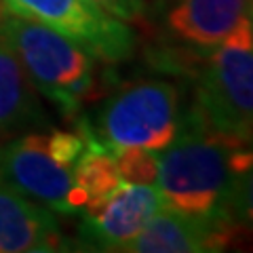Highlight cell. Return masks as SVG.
Instances as JSON below:
<instances>
[{
	"label": "cell",
	"instance_id": "cell-1",
	"mask_svg": "<svg viewBox=\"0 0 253 253\" xmlns=\"http://www.w3.org/2000/svg\"><path fill=\"white\" fill-rule=\"evenodd\" d=\"M253 165V144L209 131L184 118V131L158 156L163 207L205 221H226V205L239 177Z\"/></svg>",
	"mask_w": 253,
	"mask_h": 253
},
{
	"label": "cell",
	"instance_id": "cell-2",
	"mask_svg": "<svg viewBox=\"0 0 253 253\" xmlns=\"http://www.w3.org/2000/svg\"><path fill=\"white\" fill-rule=\"evenodd\" d=\"M186 121L253 144L251 13L241 17L217 46L201 51L194 72V106Z\"/></svg>",
	"mask_w": 253,
	"mask_h": 253
},
{
	"label": "cell",
	"instance_id": "cell-3",
	"mask_svg": "<svg viewBox=\"0 0 253 253\" xmlns=\"http://www.w3.org/2000/svg\"><path fill=\"white\" fill-rule=\"evenodd\" d=\"M0 34L34 89L66 118H76L95 86V55L42 23L2 11Z\"/></svg>",
	"mask_w": 253,
	"mask_h": 253
},
{
	"label": "cell",
	"instance_id": "cell-4",
	"mask_svg": "<svg viewBox=\"0 0 253 253\" xmlns=\"http://www.w3.org/2000/svg\"><path fill=\"white\" fill-rule=\"evenodd\" d=\"M81 129L110 152L121 148L163 152L184 131L179 91L173 83L161 78L129 83L99 106L93 121L83 118Z\"/></svg>",
	"mask_w": 253,
	"mask_h": 253
},
{
	"label": "cell",
	"instance_id": "cell-5",
	"mask_svg": "<svg viewBox=\"0 0 253 253\" xmlns=\"http://www.w3.org/2000/svg\"><path fill=\"white\" fill-rule=\"evenodd\" d=\"M86 148L83 133L51 129L30 131L0 146V184L49 207L72 215L68 194L74 165Z\"/></svg>",
	"mask_w": 253,
	"mask_h": 253
},
{
	"label": "cell",
	"instance_id": "cell-6",
	"mask_svg": "<svg viewBox=\"0 0 253 253\" xmlns=\"http://www.w3.org/2000/svg\"><path fill=\"white\" fill-rule=\"evenodd\" d=\"M6 13L42 23L84 46L101 61H125L135 51V32L126 21L91 0H0Z\"/></svg>",
	"mask_w": 253,
	"mask_h": 253
},
{
	"label": "cell",
	"instance_id": "cell-7",
	"mask_svg": "<svg viewBox=\"0 0 253 253\" xmlns=\"http://www.w3.org/2000/svg\"><path fill=\"white\" fill-rule=\"evenodd\" d=\"M158 209H163V199L156 186L123 181L106 203L83 213L81 243L95 251H123Z\"/></svg>",
	"mask_w": 253,
	"mask_h": 253
},
{
	"label": "cell",
	"instance_id": "cell-8",
	"mask_svg": "<svg viewBox=\"0 0 253 253\" xmlns=\"http://www.w3.org/2000/svg\"><path fill=\"white\" fill-rule=\"evenodd\" d=\"M232 247V232L224 221L188 217L173 209H158L141 232L126 243L131 253H207Z\"/></svg>",
	"mask_w": 253,
	"mask_h": 253
},
{
	"label": "cell",
	"instance_id": "cell-9",
	"mask_svg": "<svg viewBox=\"0 0 253 253\" xmlns=\"http://www.w3.org/2000/svg\"><path fill=\"white\" fill-rule=\"evenodd\" d=\"M70 249L53 211L0 184V253Z\"/></svg>",
	"mask_w": 253,
	"mask_h": 253
},
{
	"label": "cell",
	"instance_id": "cell-10",
	"mask_svg": "<svg viewBox=\"0 0 253 253\" xmlns=\"http://www.w3.org/2000/svg\"><path fill=\"white\" fill-rule=\"evenodd\" d=\"M253 9V0H173L167 11V30L194 51L217 46Z\"/></svg>",
	"mask_w": 253,
	"mask_h": 253
},
{
	"label": "cell",
	"instance_id": "cell-11",
	"mask_svg": "<svg viewBox=\"0 0 253 253\" xmlns=\"http://www.w3.org/2000/svg\"><path fill=\"white\" fill-rule=\"evenodd\" d=\"M49 125L17 55L0 34V137Z\"/></svg>",
	"mask_w": 253,
	"mask_h": 253
},
{
	"label": "cell",
	"instance_id": "cell-12",
	"mask_svg": "<svg viewBox=\"0 0 253 253\" xmlns=\"http://www.w3.org/2000/svg\"><path fill=\"white\" fill-rule=\"evenodd\" d=\"M81 133L86 137V148L76 161L72 173V188L68 194L72 215L74 213L83 215V213L97 209L123 184L114 154L84 129H81Z\"/></svg>",
	"mask_w": 253,
	"mask_h": 253
},
{
	"label": "cell",
	"instance_id": "cell-13",
	"mask_svg": "<svg viewBox=\"0 0 253 253\" xmlns=\"http://www.w3.org/2000/svg\"><path fill=\"white\" fill-rule=\"evenodd\" d=\"M224 219L232 232L234 245L253 243V165L234 184Z\"/></svg>",
	"mask_w": 253,
	"mask_h": 253
},
{
	"label": "cell",
	"instance_id": "cell-14",
	"mask_svg": "<svg viewBox=\"0 0 253 253\" xmlns=\"http://www.w3.org/2000/svg\"><path fill=\"white\" fill-rule=\"evenodd\" d=\"M112 154L123 181L137 186H156L161 169L156 152L146 148H121Z\"/></svg>",
	"mask_w": 253,
	"mask_h": 253
},
{
	"label": "cell",
	"instance_id": "cell-15",
	"mask_svg": "<svg viewBox=\"0 0 253 253\" xmlns=\"http://www.w3.org/2000/svg\"><path fill=\"white\" fill-rule=\"evenodd\" d=\"M106 13L123 21H139L146 13V0H91Z\"/></svg>",
	"mask_w": 253,
	"mask_h": 253
},
{
	"label": "cell",
	"instance_id": "cell-16",
	"mask_svg": "<svg viewBox=\"0 0 253 253\" xmlns=\"http://www.w3.org/2000/svg\"><path fill=\"white\" fill-rule=\"evenodd\" d=\"M2 11H4V9H2V2H0V15H2Z\"/></svg>",
	"mask_w": 253,
	"mask_h": 253
},
{
	"label": "cell",
	"instance_id": "cell-17",
	"mask_svg": "<svg viewBox=\"0 0 253 253\" xmlns=\"http://www.w3.org/2000/svg\"><path fill=\"white\" fill-rule=\"evenodd\" d=\"M251 17H253V9H251Z\"/></svg>",
	"mask_w": 253,
	"mask_h": 253
}]
</instances>
